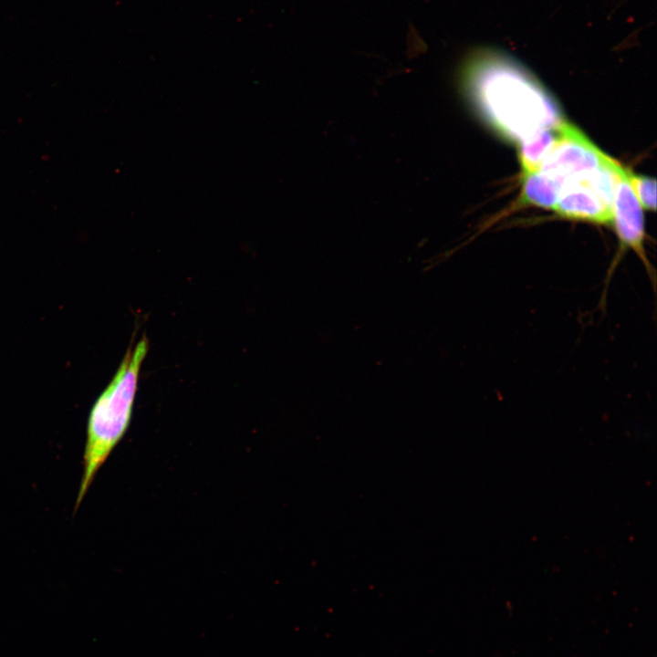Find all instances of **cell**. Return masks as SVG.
I'll use <instances>...</instances> for the list:
<instances>
[{"label":"cell","mask_w":657,"mask_h":657,"mask_svg":"<svg viewBox=\"0 0 657 657\" xmlns=\"http://www.w3.org/2000/svg\"><path fill=\"white\" fill-rule=\"evenodd\" d=\"M460 80L478 116L509 141L520 142L565 120L554 98L534 75L502 52L482 48L471 53Z\"/></svg>","instance_id":"1"},{"label":"cell","mask_w":657,"mask_h":657,"mask_svg":"<svg viewBox=\"0 0 657 657\" xmlns=\"http://www.w3.org/2000/svg\"><path fill=\"white\" fill-rule=\"evenodd\" d=\"M149 348L145 335L134 346L130 345L115 374L90 408L75 513L98 471L130 427L140 371Z\"/></svg>","instance_id":"2"},{"label":"cell","mask_w":657,"mask_h":657,"mask_svg":"<svg viewBox=\"0 0 657 657\" xmlns=\"http://www.w3.org/2000/svg\"><path fill=\"white\" fill-rule=\"evenodd\" d=\"M609 159L578 128L564 120L557 141L537 172L558 180L563 187L567 182L598 169Z\"/></svg>","instance_id":"3"},{"label":"cell","mask_w":657,"mask_h":657,"mask_svg":"<svg viewBox=\"0 0 657 657\" xmlns=\"http://www.w3.org/2000/svg\"><path fill=\"white\" fill-rule=\"evenodd\" d=\"M611 222L620 242V249L608 270L606 276L607 286L623 252L627 249L632 250L637 255L651 277L652 285H654V270L644 247L643 213L641 205L628 181L626 169H623L616 185Z\"/></svg>","instance_id":"4"},{"label":"cell","mask_w":657,"mask_h":657,"mask_svg":"<svg viewBox=\"0 0 657 657\" xmlns=\"http://www.w3.org/2000/svg\"><path fill=\"white\" fill-rule=\"evenodd\" d=\"M587 174L572 179L563 185L554 210L565 218L609 224L611 222L612 210L594 192L588 182Z\"/></svg>","instance_id":"5"},{"label":"cell","mask_w":657,"mask_h":657,"mask_svg":"<svg viewBox=\"0 0 657 657\" xmlns=\"http://www.w3.org/2000/svg\"><path fill=\"white\" fill-rule=\"evenodd\" d=\"M561 190L562 184L558 180L543 172L524 174L521 200L527 204L554 209Z\"/></svg>","instance_id":"6"},{"label":"cell","mask_w":657,"mask_h":657,"mask_svg":"<svg viewBox=\"0 0 657 657\" xmlns=\"http://www.w3.org/2000/svg\"><path fill=\"white\" fill-rule=\"evenodd\" d=\"M560 124L555 128L540 130L520 141L518 157L523 174L538 171L542 161L558 138Z\"/></svg>","instance_id":"7"},{"label":"cell","mask_w":657,"mask_h":657,"mask_svg":"<svg viewBox=\"0 0 657 657\" xmlns=\"http://www.w3.org/2000/svg\"><path fill=\"white\" fill-rule=\"evenodd\" d=\"M628 181L641 205L647 210L656 207V182L654 179L634 174L627 170Z\"/></svg>","instance_id":"8"}]
</instances>
